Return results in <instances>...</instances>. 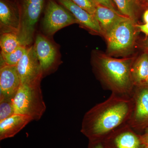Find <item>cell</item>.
I'll list each match as a JSON object with an SVG mask.
<instances>
[{
  "label": "cell",
  "instance_id": "1",
  "mask_svg": "<svg viewBox=\"0 0 148 148\" xmlns=\"http://www.w3.org/2000/svg\"><path fill=\"white\" fill-rule=\"evenodd\" d=\"M133 107L131 97L112 93L105 101L96 104L85 114L81 132L90 142H101L127 123Z\"/></svg>",
  "mask_w": 148,
  "mask_h": 148
},
{
  "label": "cell",
  "instance_id": "2",
  "mask_svg": "<svg viewBox=\"0 0 148 148\" xmlns=\"http://www.w3.org/2000/svg\"><path fill=\"white\" fill-rule=\"evenodd\" d=\"M135 57L114 58L95 52L91 59L93 71L105 88L112 93L131 97L135 86L132 77Z\"/></svg>",
  "mask_w": 148,
  "mask_h": 148
},
{
  "label": "cell",
  "instance_id": "3",
  "mask_svg": "<svg viewBox=\"0 0 148 148\" xmlns=\"http://www.w3.org/2000/svg\"><path fill=\"white\" fill-rule=\"evenodd\" d=\"M12 104L15 114L28 116L33 120L38 121L46 109L40 84H21L12 100Z\"/></svg>",
  "mask_w": 148,
  "mask_h": 148
},
{
  "label": "cell",
  "instance_id": "4",
  "mask_svg": "<svg viewBox=\"0 0 148 148\" xmlns=\"http://www.w3.org/2000/svg\"><path fill=\"white\" fill-rule=\"evenodd\" d=\"M135 24L134 21L127 18L116 25L104 37L107 43L106 54L110 56H121L132 50L137 33Z\"/></svg>",
  "mask_w": 148,
  "mask_h": 148
},
{
  "label": "cell",
  "instance_id": "5",
  "mask_svg": "<svg viewBox=\"0 0 148 148\" xmlns=\"http://www.w3.org/2000/svg\"><path fill=\"white\" fill-rule=\"evenodd\" d=\"M21 27L18 35L21 45L27 47L34 38L36 26L42 12L45 0H18Z\"/></svg>",
  "mask_w": 148,
  "mask_h": 148
},
{
  "label": "cell",
  "instance_id": "6",
  "mask_svg": "<svg viewBox=\"0 0 148 148\" xmlns=\"http://www.w3.org/2000/svg\"><path fill=\"white\" fill-rule=\"evenodd\" d=\"M75 23L77 21L70 11L53 0H49L43 21L46 34H53L60 29Z\"/></svg>",
  "mask_w": 148,
  "mask_h": 148
},
{
  "label": "cell",
  "instance_id": "7",
  "mask_svg": "<svg viewBox=\"0 0 148 148\" xmlns=\"http://www.w3.org/2000/svg\"><path fill=\"white\" fill-rule=\"evenodd\" d=\"M21 84H40L43 73L34 46L27 47L26 53L16 66Z\"/></svg>",
  "mask_w": 148,
  "mask_h": 148
},
{
  "label": "cell",
  "instance_id": "8",
  "mask_svg": "<svg viewBox=\"0 0 148 148\" xmlns=\"http://www.w3.org/2000/svg\"><path fill=\"white\" fill-rule=\"evenodd\" d=\"M133 107L127 122L135 130L148 128V86L135 87L131 95Z\"/></svg>",
  "mask_w": 148,
  "mask_h": 148
},
{
  "label": "cell",
  "instance_id": "9",
  "mask_svg": "<svg viewBox=\"0 0 148 148\" xmlns=\"http://www.w3.org/2000/svg\"><path fill=\"white\" fill-rule=\"evenodd\" d=\"M105 148H146L141 136L127 124L123 125L102 141Z\"/></svg>",
  "mask_w": 148,
  "mask_h": 148
},
{
  "label": "cell",
  "instance_id": "10",
  "mask_svg": "<svg viewBox=\"0 0 148 148\" xmlns=\"http://www.w3.org/2000/svg\"><path fill=\"white\" fill-rule=\"evenodd\" d=\"M21 85L16 66L1 65L0 69V101L13 100Z\"/></svg>",
  "mask_w": 148,
  "mask_h": 148
},
{
  "label": "cell",
  "instance_id": "11",
  "mask_svg": "<svg viewBox=\"0 0 148 148\" xmlns=\"http://www.w3.org/2000/svg\"><path fill=\"white\" fill-rule=\"evenodd\" d=\"M0 26L1 34L12 33L18 35L21 18L18 7L7 0L0 1Z\"/></svg>",
  "mask_w": 148,
  "mask_h": 148
},
{
  "label": "cell",
  "instance_id": "12",
  "mask_svg": "<svg viewBox=\"0 0 148 148\" xmlns=\"http://www.w3.org/2000/svg\"><path fill=\"white\" fill-rule=\"evenodd\" d=\"M34 47L44 75L54 67L57 54L56 49L50 41L42 35H37Z\"/></svg>",
  "mask_w": 148,
  "mask_h": 148
},
{
  "label": "cell",
  "instance_id": "13",
  "mask_svg": "<svg viewBox=\"0 0 148 148\" xmlns=\"http://www.w3.org/2000/svg\"><path fill=\"white\" fill-rule=\"evenodd\" d=\"M59 3L73 15L77 23L94 34L102 36L100 24L94 15L80 7L71 0H58Z\"/></svg>",
  "mask_w": 148,
  "mask_h": 148
},
{
  "label": "cell",
  "instance_id": "14",
  "mask_svg": "<svg viewBox=\"0 0 148 148\" xmlns=\"http://www.w3.org/2000/svg\"><path fill=\"white\" fill-rule=\"evenodd\" d=\"M94 16L100 24L102 36L104 37L118 24L129 18L110 9L97 4Z\"/></svg>",
  "mask_w": 148,
  "mask_h": 148
},
{
  "label": "cell",
  "instance_id": "15",
  "mask_svg": "<svg viewBox=\"0 0 148 148\" xmlns=\"http://www.w3.org/2000/svg\"><path fill=\"white\" fill-rule=\"evenodd\" d=\"M32 121L31 116L14 114L0 121V140L14 137Z\"/></svg>",
  "mask_w": 148,
  "mask_h": 148
},
{
  "label": "cell",
  "instance_id": "16",
  "mask_svg": "<svg viewBox=\"0 0 148 148\" xmlns=\"http://www.w3.org/2000/svg\"><path fill=\"white\" fill-rule=\"evenodd\" d=\"M148 71V53L135 59L132 67V77L135 87L146 85Z\"/></svg>",
  "mask_w": 148,
  "mask_h": 148
},
{
  "label": "cell",
  "instance_id": "17",
  "mask_svg": "<svg viewBox=\"0 0 148 148\" xmlns=\"http://www.w3.org/2000/svg\"><path fill=\"white\" fill-rule=\"evenodd\" d=\"M122 15L128 17L136 23L138 13L142 6L139 0H113Z\"/></svg>",
  "mask_w": 148,
  "mask_h": 148
},
{
  "label": "cell",
  "instance_id": "18",
  "mask_svg": "<svg viewBox=\"0 0 148 148\" xmlns=\"http://www.w3.org/2000/svg\"><path fill=\"white\" fill-rule=\"evenodd\" d=\"M21 45L18 35L12 33L1 34L0 38L1 53H11Z\"/></svg>",
  "mask_w": 148,
  "mask_h": 148
},
{
  "label": "cell",
  "instance_id": "19",
  "mask_svg": "<svg viewBox=\"0 0 148 148\" xmlns=\"http://www.w3.org/2000/svg\"><path fill=\"white\" fill-rule=\"evenodd\" d=\"M27 47L21 45L11 53L7 54L1 53V65L16 66L27 50Z\"/></svg>",
  "mask_w": 148,
  "mask_h": 148
},
{
  "label": "cell",
  "instance_id": "20",
  "mask_svg": "<svg viewBox=\"0 0 148 148\" xmlns=\"http://www.w3.org/2000/svg\"><path fill=\"white\" fill-rule=\"evenodd\" d=\"M14 113L12 100L0 101V121L9 117Z\"/></svg>",
  "mask_w": 148,
  "mask_h": 148
},
{
  "label": "cell",
  "instance_id": "21",
  "mask_svg": "<svg viewBox=\"0 0 148 148\" xmlns=\"http://www.w3.org/2000/svg\"><path fill=\"white\" fill-rule=\"evenodd\" d=\"M74 3L89 12L90 14L94 15L96 10V3L92 0H71Z\"/></svg>",
  "mask_w": 148,
  "mask_h": 148
},
{
  "label": "cell",
  "instance_id": "22",
  "mask_svg": "<svg viewBox=\"0 0 148 148\" xmlns=\"http://www.w3.org/2000/svg\"><path fill=\"white\" fill-rule=\"evenodd\" d=\"M92 1L97 4L106 7L114 11L117 13L121 14L118 10L113 0H92Z\"/></svg>",
  "mask_w": 148,
  "mask_h": 148
},
{
  "label": "cell",
  "instance_id": "23",
  "mask_svg": "<svg viewBox=\"0 0 148 148\" xmlns=\"http://www.w3.org/2000/svg\"><path fill=\"white\" fill-rule=\"evenodd\" d=\"M137 29L145 34L146 36H148V23L144 24H135Z\"/></svg>",
  "mask_w": 148,
  "mask_h": 148
},
{
  "label": "cell",
  "instance_id": "24",
  "mask_svg": "<svg viewBox=\"0 0 148 148\" xmlns=\"http://www.w3.org/2000/svg\"><path fill=\"white\" fill-rule=\"evenodd\" d=\"M141 140L146 148H148V128L146 129L145 134L141 136Z\"/></svg>",
  "mask_w": 148,
  "mask_h": 148
},
{
  "label": "cell",
  "instance_id": "25",
  "mask_svg": "<svg viewBox=\"0 0 148 148\" xmlns=\"http://www.w3.org/2000/svg\"><path fill=\"white\" fill-rule=\"evenodd\" d=\"M88 148H105L101 142H90Z\"/></svg>",
  "mask_w": 148,
  "mask_h": 148
},
{
  "label": "cell",
  "instance_id": "26",
  "mask_svg": "<svg viewBox=\"0 0 148 148\" xmlns=\"http://www.w3.org/2000/svg\"><path fill=\"white\" fill-rule=\"evenodd\" d=\"M143 19L145 23H148V9L145 11L143 14Z\"/></svg>",
  "mask_w": 148,
  "mask_h": 148
},
{
  "label": "cell",
  "instance_id": "27",
  "mask_svg": "<svg viewBox=\"0 0 148 148\" xmlns=\"http://www.w3.org/2000/svg\"><path fill=\"white\" fill-rule=\"evenodd\" d=\"M141 3V5H145L148 4V0H139Z\"/></svg>",
  "mask_w": 148,
  "mask_h": 148
},
{
  "label": "cell",
  "instance_id": "28",
  "mask_svg": "<svg viewBox=\"0 0 148 148\" xmlns=\"http://www.w3.org/2000/svg\"><path fill=\"white\" fill-rule=\"evenodd\" d=\"M146 85L147 86H148V71L147 77V80H146Z\"/></svg>",
  "mask_w": 148,
  "mask_h": 148
},
{
  "label": "cell",
  "instance_id": "29",
  "mask_svg": "<svg viewBox=\"0 0 148 148\" xmlns=\"http://www.w3.org/2000/svg\"><path fill=\"white\" fill-rule=\"evenodd\" d=\"M146 47H147V48L148 49V40H147V42H146Z\"/></svg>",
  "mask_w": 148,
  "mask_h": 148
}]
</instances>
